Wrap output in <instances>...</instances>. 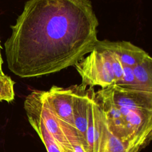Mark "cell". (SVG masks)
Listing matches in <instances>:
<instances>
[{"instance_id":"12","label":"cell","mask_w":152,"mask_h":152,"mask_svg":"<svg viewBox=\"0 0 152 152\" xmlns=\"http://www.w3.org/2000/svg\"><path fill=\"white\" fill-rule=\"evenodd\" d=\"M0 102H2V100H1V99H0Z\"/></svg>"},{"instance_id":"4","label":"cell","mask_w":152,"mask_h":152,"mask_svg":"<svg viewBox=\"0 0 152 152\" xmlns=\"http://www.w3.org/2000/svg\"><path fill=\"white\" fill-rule=\"evenodd\" d=\"M112 56L113 52L104 40H98L89 55L75 65L81 77V84L91 87L99 86L102 88L115 84Z\"/></svg>"},{"instance_id":"3","label":"cell","mask_w":152,"mask_h":152,"mask_svg":"<svg viewBox=\"0 0 152 152\" xmlns=\"http://www.w3.org/2000/svg\"><path fill=\"white\" fill-rule=\"evenodd\" d=\"M24 107L34 110L40 116L62 152H73L75 146L83 144L75 128L54 113L43 98L41 90H34L28 94L25 98Z\"/></svg>"},{"instance_id":"8","label":"cell","mask_w":152,"mask_h":152,"mask_svg":"<svg viewBox=\"0 0 152 152\" xmlns=\"http://www.w3.org/2000/svg\"><path fill=\"white\" fill-rule=\"evenodd\" d=\"M24 108L30 125L39 136L47 151L62 152L52 135L47 129L40 116L34 110L27 107Z\"/></svg>"},{"instance_id":"2","label":"cell","mask_w":152,"mask_h":152,"mask_svg":"<svg viewBox=\"0 0 152 152\" xmlns=\"http://www.w3.org/2000/svg\"><path fill=\"white\" fill-rule=\"evenodd\" d=\"M110 132L129 148L142 150L150 142L152 91L113 84L95 92Z\"/></svg>"},{"instance_id":"1","label":"cell","mask_w":152,"mask_h":152,"mask_svg":"<svg viewBox=\"0 0 152 152\" xmlns=\"http://www.w3.org/2000/svg\"><path fill=\"white\" fill-rule=\"evenodd\" d=\"M90 0H28L4 43L9 69L21 78L75 65L98 41Z\"/></svg>"},{"instance_id":"10","label":"cell","mask_w":152,"mask_h":152,"mask_svg":"<svg viewBox=\"0 0 152 152\" xmlns=\"http://www.w3.org/2000/svg\"><path fill=\"white\" fill-rule=\"evenodd\" d=\"M122 87L141 90L135 79L132 67L123 65V73L120 80L116 84Z\"/></svg>"},{"instance_id":"11","label":"cell","mask_w":152,"mask_h":152,"mask_svg":"<svg viewBox=\"0 0 152 152\" xmlns=\"http://www.w3.org/2000/svg\"><path fill=\"white\" fill-rule=\"evenodd\" d=\"M1 42H0V77L4 75L3 70H2V64H3V60L1 56Z\"/></svg>"},{"instance_id":"9","label":"cell","mask_w":152,"mask_h":152,"mask_svg":"<svg viewBox=\"0 0 152 152\" xmlns=\"http://www.w3.org/2000/svg\"><path fill=\"white\" fill-rule=\"evenodd\" d=\"M140 87L145 91H152V58L150 55L132 67Z\"/></svg>"},{"instance_id":"6","label":"cell","mask_w":152,"mask_h":152,"mask_svg":"<svg viewBox=\"0 0 152 152\" xmlns=\"http://www.w3.org/2000/svg\"><path fill=\"white\" fill-rule=\"evenodd\" d=\"M94 93L93 87H88L82 84L75 85L73 97L74 124L85 148L87 126V106L90 98Z\"/></svg>"},{"instance_id":"5","label":"cell","mask_w":152,"mask_h":152,"mask_svg":"<svg viewBox=\"0 0 152 152\" xmlns=\"http://www.w3.org/2000/svg\"><path fill=\"white\" fill-rule=\"evenodd\" d=\"M74 88L75 85L70 86L68 87L52 86L48 91L41 90L43 98L54 113L59 119L74 127L73 97Z\"/></svg>"},{"instance_id":"7","label":"cell","mask_w":152,"mask_h":152,"mask_svg":"<svg viewBox=\"0 0 152 152\" xmlns=\"http://www.w3.org/2000/svg\"><path fill=\"white\" fill-rule=\"evenodd\" d=\"M104 41L118 56L123 65L134 67L149 55L142 49L128 41L111 42L107 40Z\"/></svg>"}]
</instances>
